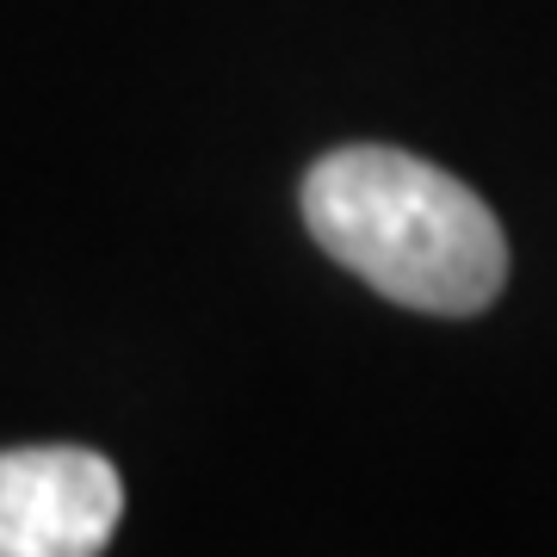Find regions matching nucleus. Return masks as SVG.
I'll use <instances>...</instances> for the list:
<instances>
[{
    "label": "nucleus",
    "instance_id": "1",
    "mask_svg": "<svg viewBox=\"0 0 557 557\" xmlns=\"http://www.w3.org/2000/svg\"><path fill=\"white\" fill-rule=\"evenodd\" d=\"M304 223L322 255L428 317H478L508 278L496 211L434 161L384 143L322 156L304 174Z\"/></svg>",
    "mask_w": 557,
    "mask_h": 557
},
{
    "label": "nucleus",
    "instance_id": "2",
    "mask_svg": "<svg viewBox=\"0 0 557 557\" xmlns=\"http://www.w3.org/2000/svg\"><path fill=\"white\" fill-rule=\"evenodd\" d=\"M124 515L119 465L87 446L0 453V557H94Z\"/></svg>",
    "mask_w": 557,
    "mask_h": 557
}]
</instances>
